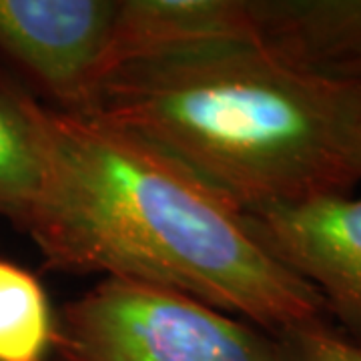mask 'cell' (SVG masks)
<instances>
[{
	"label": "cell",
	"mask_w": 361,
	"mask_h": 361,
	"mask_svg": "<svg viewBox=\"0 0 361 361\" xmlns=\"http://www.w3.org/2000/svg\"><path fill=\"white\" fill-rule=\"evenodd\" d=\"M255 42L313 77L361 90V0H251Z\"/></svg>",
	"instance_id": "7"
},
{
	"label": "cell",
	"mask_w": 361,
	"mask_h": 361,
	"mask_svg": "<svg viewBox=\"0 0 361 361\" xmlns=\"http://www.w3.org/2000/svg\"><path fill=\"white\" fill-rule=\"evenodd\" d=\"M271 337L273 361H361V345L327 319L291 327Z\"/></svg>",
	"instance_id": "10"
},
{
	"label": "cell",
	"mask_w": 361,
	"mask_h": 361,
	"mask_svg": "<svg viewBox=\"0 0 361 361\" xmlns=\"http://www.w3.org/2000/svg\"><path fill=\"white\" fill-rule=\"evenodd\" d=\"M177 159L243 213L361 180V90L287 65L257 42L116 71L89 115Z\"/></svg>",
	"instance_id": "2"
},
{
	"label": "cell",
	"mask_w": 361,
	"mask_h": 361,
	"mask_svg": "<svg viewBox=\"0 0 361 361\" xmlns=\"http://www.w3.org/2000/svg\"><path fill=\"white\" fill-rule=\"evenodd\" d=\"M51 361H273V337L179 291L103 277L56 313Z\"/></svg>",
	"instance_id": "3"
},
{
	"label": "cell",
	"mask_w": 361,
	"mask_h": 361,
	"mask_svg": "<svg viewBox=\"0 0 361 361\" xmlns=\"http://www.w3.org/2000/svg\"><path fill=\"white\" fill-rule=\"evenodd\" d=\"M56 313L39 277L0 257V361H51Z\"/></svg>",
	"instance_id": "9"
},
{
	"label": "cell",
	"mask_w": 361,
	"mask_h": 361,
	"mask_svg": "<svg viewBox=\"0 0 361 361\" xmlns=\"http://www.w3.org/2000/svg\"><path fill=\"white\" fill-rule=\"evenodd\" d=\"M239 42H255L251 0H116L103 82L125 66Z\"/></svg>",
	"instance_id": "6"
},
{
	"label": "cell",
	"mask_w": 361,
	"mask_h": 361,
	"mask_svg": "<svg viewBox=\"0 0 361 361\" xmlns=\"http://www.w3.org/2000/svg\"><path fill=\"white\" fill-rule=\"evenodd\" d=\"M245 219L259 243L322 295L337 329L361 345V197L261 207Z\"/></svg>",
	"instance_id": "5"
},
{
	"label": "cell",
	"mask_w": 361,
	"mask_h": 361,
	"mask_svg": "<svg viewBox=\"0 0 361 361\" xmlns=\"http://www.w3.org/2000/svg\"><path fill=\"white\" fill-rule=\"evenodd\" d=\"M357 163H360V169H361V121H360V129H357Z\"/></svg>",
	"instance_id": "11"
},
{
	"label": "cell",
	"mask_w": 361,
	"mask_h": 361,
	"mask_svg": "<svg viewBox=\"0 0 361 361\" xmlns=\"http://www.w3.org/2000/svg\"><path fill=\"white\" fill-rule=\"evenodd\" d=\"M115 0H0V68L49 109L89 115Z\"/></svg>",
	"instance_id": "4"
},
{
	"label": "cell",
	"mask_w": 361,
	"mask_h": 361,
	"mask_svg": "<svg viewBox=\"0 0 361 361\" xmlns=\"http://www.w3.org/2000/svg\"><path fill=\"white\" fill-rule=\"evenodd\" d=\"M51 109L0 68V217L25 231L51 173Z\"/></svg>",
	"instance_id": "8"
},
{
	"label": "cell",
	"mask_w": 361,
	"mask_h": 361,
	"mask_svg": "<svg viewBox=\"0 0 361 361\" xmlns=\"http://www.w3.org/2000/svg\"><path fill=\"white\" fill-rule=\"evenodd\" d=\"M51 173L25 233L54 271L179 291L265 334L327 319L245 213L159 147L51 109Z\"/></svg>",
	"instance_id": "1"
}]
</instances>
